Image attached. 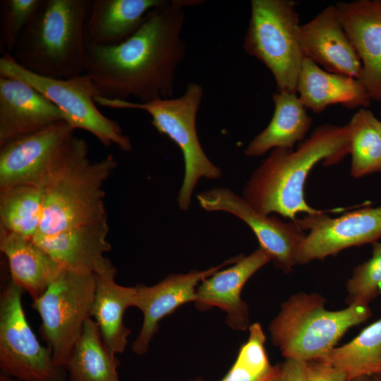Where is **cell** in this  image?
<instances>
[{
	"mask_svg": "<svg viewBox=\"0 0 381 381\" xmlns=\"http://www.w3.org/2000/svg\"><path fill=\"white\" fill-rule=\"evenodd\" d=\"M197 0H164L138 30L115 46L86 44L85 71L98 96L138 102L172 98L176 73L186 52L184 8Z\"/></svg>",
	"mask_w": 381,
	"mask_h": 381,
	"instance_id": "1",
	"label": "cell"
},
{
	"mask_svg": "<svg viewBox=\"0 0 381 381\" xmlns=\"http://www.w3.org/2000/svg\"><path fill=\"white\" fill-rule=\"evenodd\" d=\"M349 124H323L315 129L296 150L274 149L253 171L243 189V198L257 212L277 213L294 221L299 213L315 214L305 198L308 174L319 162L329 166L349 154Z\"/></svg>",
	"mask_w": 381,
	"mask_h": 381,
	"instance_id": "2",
	"label": "cell"
},
{
	"mask_svg": "<svg viewBox=\"0 0 381 381\" xmlns=\"http://www.w3.org/2000/svg\"><path fill=\"white\" fill-rule=\"evenodd\" d=\"M92 0H42L13 52L23 68L68 79L85 73V29Z\"/></svg>",
	"mask_w": 381,
	"mask_h": 381,
	"instance_id": "3",
	"label": "cell"
},
{
	"mask_svg": "<svg viewBox=\"0 0 381 381\" xmlns=\"http://www.w3.org/2000/svg\"><path fill=\"white\" fill-rule=\"evenodd\" d=\"M116 167L112 155L91 162L87 143L74 135L64 164L42 188L43 214L37 234H54L107 219L103 186Z\"/></svg>",
	"mask_w": 381,
	"mask_h": 381,
	"instance_id": "4",
	"label": "cell"
},
{
	"mask_svg": "<svg viewBox=\"0 0 381 381\" xmlns=\"http://www.w3.org/2000/svg\"><path fill=\"white\" fill-rule=\"evenodd\" d=\"M325 302L316 292H298L282 303L268 330L273 344L286 358L322 360L348 329L372 316L367 305L351 304L329 310Z\"/></svg>",
	"mask_w": 381,
	"mask_h": 381,
	"instance_id": "5",
	"label": "cell"
},
{
	"mask_svg": "<svg viewBox=\"0 0 381 381\" xmlns=\"http://www.w3.org/2000/svg\"><path fill=\"white\" fill-rule=\"evenodd\" d=\"M203 97L202 87L195 83L188 85L177 98L159 99L145 103L108 99L97 96V105L118 109H139L152 117L151 123L167 135L181 150L184 161V177L178 195L180 209L188 210L192 193L201 178L217 179L221 170L205 153L196 129V117Z\"/></svg>",
	"mask_w": 381,
	"mask_h": 381,
	"instance_id": "6",
	"label": "cell"
},
{
	"mask_svg": "<svg viewBox=\"0 0 381 381\" xmlns=\"http://www.w3.org/2000/svg\"><path fill=\"white\" fill-rule=\"evenodd\" d=\"M291 0H252L244 37L246 52L272 73L277 92H296L305 56L299 40V15Z\"/></svg>",
	"mask_w": 381,
	"mask_h": 381,
	"instance_id": "7",
	"label": "cell"
},
{
	"mask_svg": "<svg viewBox=\"0 0 381 381\" xmlns=\"http://www.w3.org/2000/svg\"><path fill=\"white\" fill-rule=\"evenodd\" d=\"M0 76L22 80L37 90L62 111L65 121L75 130L90 133L104 146L115 145L126 152L131 150V140L119 124L97 108L95 98L98 93L87 74L68 79L42 76L23 68L11 54L4 52Z\"/></svg>",
	"mask_w": 381,
	"mask_h": 381,
	"instance_id": "8",
	"label": "cell"
},
{
	"mask_svg": "<svg viewBox=\"0 0 381 381\" xmlns=\"http://www.w3.org/2000/svg\"><path fill=\"white\" fill-rule=\"evenodd\" d=\"M96 277L63 269L32 308L42 320L40 334L48 344L55 363L65 368L91 310Z\"/></svg>",
	"mask_w": 381,
	"mask_h": 381,
	"instance_id": "9",
	"label": "cell"
},
{
	"mask_svg": "<svg viewBox=\"0 0 381 381\" xmlns=\"http://www.w3.org/2000/svg\"><path fill=\"white\" fill-rule=\"evenodd\" d=\"M24 290L11 279L0 296L1 374L20 381H67L49 348L40 344L22 305Z\"/></svg>",
	"mask_w": 381,
	"mask_h": 381,
	"instance_id": "10",
	"label": "cell"
},
{
	"mask_svg": "<svg viewBox=\"0 0 381 381\" xmlns=\"http://www.w3.org/2000/svg\"><path fill=\"white\" fill-rule=\"evenodd\" d=\"M75 131L61 121L0 146V190L43 188L65 162Z\"/></svg>",
	"mask_w": 381,
	"mask_h": 381,
	"instance_id": "11",
	"label": "cell"
},
{
	"mask_svg": "<svg viewBox=\"0 0 381 381\" xmlns=\"http://www.w3.org/2000/svg\"><path fill=\"white\" fill-rule=\"evenodd\" d=\"M295 221L303 231H309L298 248L296 265L322 260L381 238V207H365L335 218L323 211Z\"/></svg>",
	"mask_w": 381,
	"mask_h": 381,
	"instance_id": "12",
	"label": "cell"
},
{
	"mask_svg": "<svg viewBox=\"0 0 381 381\" xmlns=\"http://www.w3.org/2000/svg\"><path fill=\"white\" fill-rule=\"evenodd\" d=\"M207 211H223L243 220L255 235L260 248L269 255L275 267L285 273L296 265V255L306 234L295 220L284 222L274 216L254 210L238 195L225 188H217L197 195Z\"/></svg>",
	"mask_w": 381,
	"mask_h": 381,
	"instance_id": "13",
	"label": "cell"
},
{
	"mask_svg": "<svg viewBox=\"0 0 381 381\" xmlns=\"http://www.w3.org/2000/svg\"><path fill=\"white\" fill-rule=\"evenodd\" d=\"M240 257L230 258L205 270L170 274L153 286H135L133 307L141 310L143 322L140 333L133 344L132 351L138 356L145 354L152 339L158 331L161 320L182 305L195 303L196 290L200 282L225 266L233 265Z\"/></svg>",
	"mask_w": 381,
	"mask_h": 381,
	"instance_id": "14",
	"label": "cell"
},
{
	"mask_svg": "<svg viewBox=\"0 0 381 381\" xmlns=\"http://www.w3.org/2000/svg\"><path fill=\"white\" fill-rule=\"evenodd\" d=\"M299 40L306 57L324 70L360 79L359 56L344 30L336 6L324 8L301 25Z\"/></svg>",
	"mask_w": 381,
	"mask_h": 381,
	"instance_id": "15",
	"label": "cell"
},
{
	"mask_svg": "<svg viewBox=\"0 0 381 381\" xmlns=\"http://www.w3.org/2000/svg\"><path fill=\"white\" fill-rule=\"evenodd\" d=\"M271 260L261 248L247 256L241 255L231 267L221 269L205 279L196 290L194 303L199 310L217 307L226 314L227 325L236 330L249 327L248 304L241 298V291L248 280Z\"/></svg>",
	"mask_w": 381,
	"mask_h": 381,
	"instance_id": "16",
	"label": "cell"
},
{
	"mask_svg": "<svg viewBox=\"0 0 381 381\" xmlns=\"http://www.w3.org/2000/svg\"><path fill=\"white\" fill-rule=\"evenodd\" d=\"M107 218L32 239L63 269L95 275L114 267L104 254L111 249L107 241Z\"/></svg>",
	"mask_w": 381,
	"mask_h": 381,
	"instance_id": "17",
	"label": "cell"
},
{
	"mask_svg": "<svg viewBox=\"0 0 381 381\" xmlns=\"http://www.w3.org/2000/svg\"><path fill=\"white\" fill-rule=\"evenodd\" d=\"M61 121L62 111L37 90L0 76V146Z\"/></svg>",
	"mask_w": 381,
	"mask_h": 381,
	"instance_id": "18",
	"label": "cell"
},
{
	"mask_svg": "<svg viewBox=\"0 0 381 381\" xmlns=\"http://www.w3.org/2000/svg\"><path fill=\"white\" fill-rule=\"evenodd\" d=\"M341 25L362 64V83L371 99L381 101V0L341 1Z\"/></svg>",
	"mask_w": 381,
	"mask_h": 381,
	"instance_id": "19",
	"label": "cell"
},
{
	"mask_svg": "<svg viewBox=\"0 0 381 381\" xmlns=\"http://www.w3.org/2000/svg\"><path fill=\"white\" fill-rule=\"evenodd\" d=\"M296 93L305 107L314 113H320L333 104H341L349 109L366 108L371 100L358 79L328 72L306 56Z\"/></svg>",
	"mask_w": 381,
	"mask_h": 381,
	"instance_id": "20",
	"label": "cell"
},
{
	"mask_svg": "<svg viewBox=\"0 0 381 381\" xmlns=\"http://www.w3.org/2000/svg\"><path fill=\"white\" fill-rule=\"evenodd\" d=\"M164 0H92L87 18L86 44L118 45L132 37L147 13Z\"/></svg>",
	"mask_w": 381,
	"mask_h": 381,
	"instance_id": "21",
	"label": "cell"
},
{
	"mask_svg": "<svg viewBox=\"0 0 381 381\" xmlns=\"http://www.w3.org/2000/svg\"><path fill=\"white\" fill-rule=\"evenodd\" d=\"M0 250L8 260L11 279L32 301L44 294L63 270L32 238L3 229L0 233Z\"/></svg>",
	"mask_w": 381,
	"mask_h": 381,
	"instance_id": "22",
	"label": "cell"
},
{
	"mask_svg": "<svg viewBox=\"0 0 381 381\" xmlns=\"http://www.w3.org/2000/svg\"><path fill=\"white\" fill-rule=\"evenodd\" d=\"M115 267L96 277V289L91 318L97 323L103 341L114 355L123 353L131 329L123 322L126 310L133 306L135 286H123L115 282Z\"/></svg>",
	"mask_w": 381,
	"mask_h": 381,
	"instance_id": "23",
	"label": "cell"
},
{
	"mask_svg": "<svg viewBox=\"0 0 381 381\" xmlns=\"http://www.w3.org/2000/svg\"><path fill=\"white\" fill-rule=\"evenodd\" d=\"M274 109L267 127L248 145V157H260L276 148L293 149L311 127L312 119L296 92H277L272 97Z\"/></svg>",
	"mask_w": 381,
	"mask_h": 381,
	"instance_id": "24",
	"label": "cell"
},
{
	"mask_svg": "<svg viewBox=\"0 0 381 381\" xmlns=\"http://www.w3.org/2000/svg\"><path fill=\"white\" fill-rule=\"evenodd\" d=\"M120 361L104 344L96 322L90 318L65 365L68 381H120Z\"/></svg>",
	"mask_w": 381,
	"mask_h": 381,
	"instance_id": "25",
	"label": "cell"
},
{
	"mask_svg": "<svg viewBox=\"0 0 381 381\" xmlns=\"http://www.w3.org/2000/svg\"><path fill=\"white\" fill-rule=\"evenodd\" d=\"M321 361L343 371L348 381L362 376L381 375V318L349 342L334 347Z\"/></svg>",
	"mask_w": 381,
	"mask_h": 381,
	"instance_id": "26",
	"label": "cell"
},
{
	"mask_svg": "<svg viewBox=\"0 0 381 381\" xmlns=\"http://www.w3.org/2000/svg\"><path fill=\"white\" fill-rule=\"evenodd\" d=\"M43 214L42 189L18 186L0 190V226L32 238L40 231Z\"/></svg>",
	"mask_w": 381,
	"mask_h": 381,
	"instance_id": "27",
	"label": "cell"
},
{
	"mask_svg": "<svg viewBox=\"0 0 381 381\" xmlns=\"http://www.w3.org/2000/svg\"><path fill=\"white\" fill-rule=\"evenodd\" d=\"M379 120L361 108L348 123L350 128L351 174L358 179L381 172V134Z\"/></svg>",
	"mask_w": 381,
	"mask_h": 381,
	"instance_id": "28",
	"label": "cell"
},
{
	"mask_svg": "<svg viewBox=\"0 0 381 381\" xmlns=\"http://www.w3.org/2000/svg\"><path fill=\"white\" fill-rule=\"evenodd\" d=\"M266 337L260 323L249 326L247 341L229 371L233 381H262L274 370L265 351Z\"/></svg>",
	"mask_w": 381,
	"mask_h": 381,
	"instance_id": "29",
	"label": "cell"
},
{
	"mask_svg": "<svg viewBox=\"0 0 381 381\" xmlns=\"http://www.w3.org/2000/svg\"><path fill=\"white\" fill-rule=\"evenodd\" d=\"M346 290L348 306H368L381 294V241L373 243L371 257L354 268Z\"/></svg>",
	"mask_w": 381,
	"mask_h": 381,
	"instance_id": "30",
	"label": "cell"
},
{
	"mask_svg": "<svg viewBox=\"0 0 381 381\" xmlns=\"http://www.w3.org/2000/svg\"><path fill=\"white\" fill-rule=\"evenodd\" d=\"M42 0H3L0 2V47L12 54Z\"/></svg>",
	"mask_w": 381,
	"mask_h": 381,
	"instance_id": "31",
	"label": "cell"
},
{
	"mask_svg": "<svg viewBox=\"0 0 381 381\" xmlns=\"http://www.w3.org/2000/svg\"><path fill=\"white\" fill-rule=\"evenodd\" d=\"M307 381H348L346 375L321 360L308 362Z\"/></svg>",
	"mask_w": 381,
	"mask_h": 381,
	"instance_id": "32",
	"label": "cell"
},
{
	"mask_svg": "<svg viewBox=\"0 0 381 381\" xmlns=\"http://www.w3.org/2000/svg\"><path fill=\"white\" fill-rule=\"evenodd\" d=\"M308 362L286 358L279 366L276 381H307Z\"/></svg>",
	"mask_w": 381,
	"mask_h": 381,
	"instance_id": "33",
	"label": "cell"
},
{
	"mask_svg": "<svg viewBox=\"0 0 381 381\" xmlns=\"http://www.w3.org/2000/svg\"><path fill=\"white\" fill-rule=\"evenodd\" d=\"M279 371V365H275L272 373L262 381H276ZM188 381H204L201 377H197Z\"/></svg>",
	"mask_w": 381,
	"mask_h": 381,
	"instance_id": "34",
	"label": "cell"
},
{
	"mask_svg": "<svg viewBox=\"0 0 381 381\" xmlns=\"http://www.w3.org/2000/svg\"><path fill=\"white\" fill-rule=\"evenodd\" d=\"M374 376H362L349 381H374Z\"/></svg>",
	"mask_w": 381,
	"mask_h": 381,
	"instance_id": "35",
	"label": "cell"
},
{
	"mask_svg": "<svg viewBox=\"0 0 381 381\" xmlns=\"http://www.w3.org/2000/svg\"><path fill=\"white\" fill-rule=\"evenodd\" d=\"M0 381H20L17 379L0 374Z\"/></svg>",
	"mask_w": 381,
	"mask_h": 381,
	"instance_id": "36",
	"label": "cell"
},
{
	"mask_svg": "<svg viewBox=\"0 0 381 381\" xmlns=\"http://www.w3.org/2000/svg\"><path fill=\"white\" fill-rule=\"evenodd\" d=\"M374 381H381V376H379V375H376V376H374Z\"/></svg>",
	"mask_w": 381,
	"mask_h": 381,
	"instance_id": "37",
	"label": "cell"
},
{
	"mask_svg": "<svg viewBox=\"0 0 381 381\" xmlns=\"http://www.w3.org/2000/svg\"><path fill=\"white\" fill-rule=\"evenodd\" d=\"M378 126H379V129H380V134H381V121H380V120H379Z\"/></svg>",
	"mask_w": 381,
	"mask_h": 381,
	"instance_id": "38",
	"label": "cell"
},
{
	"mask_svg": "<svg viewBox=\"0 0 381 381\" xmlns=\"http://www.w3.org/2000/svg\"><path fill=\"white\" fill-rule=\"evenodd\" d=\"M379 376H381V375H379Z\"/></svg>",
	"mask_w": 381,
	"mask_h": 381,
	"instance_id": "39",
	"label": "cell"
}]
</instances>
